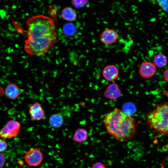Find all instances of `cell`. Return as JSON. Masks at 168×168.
<instances>
[{
	"label": "cell",
	"instance_id": "obj_25",
	"mask_svg": "<svg viewBox=\"0 0 168 168\" xmlns=\"http://www.w3.org/2000/svg\"><path fill=\"white\" fill-rule=\"evenodd\" d=\"M4 93V91L2 87L0 86V97L3 96Z\"/></svg>",
	"mask_w": 168,
	"mask_h": 168
},
{
	"label": "cell",
	"instance_id": "obj_22",
	"mask_svg": "<svg viewBox=\"0 0 168 168\" xmlns=\"http://www.w3.org/2000/svg\"><path fill=\"white\" fill-rule=\"evenodd\" d=\"M7 10L0 9V16L2 19H4L7 16Z\"/></svg>",
	"mask_w": 168,
	"mask_h": 168
},
{
	"label": "cell",
	"instance_id": "obj_9",
	"mask_svg": "<svg viewBox=\"0 0 168 168\" xmlns=\"http://www.w3.org/2000/svg\"><path fill=\"white\" fill-rule=\"evenodd\" d=\"M119 73V69L115 65L109 64L106 66L104 68L102 74L106 80L112 82L117 78Z\"/></svg>",
	"mask_w": 168,
	"mask_h": 168
},
{
	"label": "cell",
	"instance_id": "obj_12",
	"mask_svg": "<svg viewBox=\"0 0 168 168\" xmlns=\"http://www.w3.org/2000/svg\"><path fill=\"white\" fill-rule=\"evenodd\" d=\"M64 123L63 117L61 114L57 113L51 115L49 118V124L52 128H55L61 127Z\"/></svg>",
	"mask_w": 168,
	"mask_h": 168
},
{
	"label": "cell",
	"instance_id": "obj_15",
	"mask_svg": "<svg viewBox=\"0 0 168 168\" xmlns=\"http://www.w3.org/2000/svg\"><path fill=\"white\" fill-rule=\"evenodd\" d=\"M168 62L166 56L164 54L159 53L156 54L153 59V63L160 68H162L167 64Z\"/></svg>",
	"mask_w": 168,
	"mask_h": 168
},
{
	"label": "cell",
	"instance_id": "obj_21",
	"mask_svg": "<svg viewBox=\"0 0 168 168\" xmlns=\"http://www.w3.org/2000/svg\"><path fill=\"white\" fill-rule=\"evenodd\" d=\"M92 168H107L103 164L100 162H96L94 164Z\"/></svg>",
	"mask_w": 168,
	"mask_h": 168
},
{
	"label": "cell",
	"instance_id": "obj_1",
	"mask_svg": "<svg viewBox=\"0 0 168 168\" xmlns=\"http://www.w3.org/2000/svg\"><path fill=\"white\" fill-rule=\"evenodd\" d=\"M27 38L24 49L29 54L39 56L44 54L55 44L57 34L54 21L43 15L32 16L26 21Z\"/></svg>",
	"mask_w": 168,
	"mask_h": 168
},
{
	"label": "cell",
	"instance_id": "obj_30",
	"mask_svg": "<svg viewBox=\"0 0 168 168\" xmlns=\"http://www.w3.org/2000/svg\"><path fill=\"white\" fill-rule=\"evenodd\" d=\"M6 59L8 60H10V59H11L10 57L9 56L6 57Z\"/></svg>",
	"mask_w": 168,
	"mask_h": 168
},
{
	"label": "cell",
	"instance_id": "obj_24",
	"mask_svg": "<svg viewBox=\"0 0 168 168\" xmlns=\"http://www.w3.org/2000/svg\"><path fill=\"white\" fill-rule=\"evenodd\" d=\"M6 35L8 39L12 40V37L14 36V35L12 34H11L9 32H8L6 33Z\"/></svg>",
	"mask_w": 168,
	"mask_h": 168
},
{
	"label": "cell",
	"instance_id": "obj_16",
	"mask_svg": "<svg viewBox=\"0 0 168 168\" xmlns=\"http://www.w3.org/2000/svg\"><path fill=\"white\" fill-rule=\"evenodd\" d=\"M63 31L67 35L71 36L75 34L76 32V29L73 24L69 23L64 26Z\"/></svg>",
	"mask_w": 168,
	"mask_h": 168
},
{
	"label": "cell",
	"instance_id": "obj_2",
	"mask_svg": "<svg viewBox=\"0 0 168 168\" xmlns=\"http://www.w3.org/2000/svg\"><path fill=\"white\" fill-rule=\"evenodd\" d=\"M103 123L108 133L119 141L130 140L136 133L134 118L120 109L116 108L107 113Z\"/></svg>",
	"mask_w": 168,
	"mask_h": 168
},
{
	"label": "cell",
	"instance_id": "obj_6",
	"mask_svg": "<svg viewBox=\"0 0 168 168\" xmlns=\"http://www.w3.org/2000/svg\"><path fill=\"white\" fill-rule=\"evenodd\" d=\"M156 71V67L153 63L145 61L141 64L138 73L142 77L145 79H149L155 75Z\"/></svg>",
	"mask_w": 168,
	"mask_h": 168
},
{
	"label": "cell",
	"instance_id": "obj_35",
	"mask_svg": "<svg viewBox=\"0 0 168 168\" xmlns=\"http://www.w3.org/2000/svg\"><path fill=\"white\" fill-rule=\"evenodd\" d=\"M1 29V27H0V29Z\"/></svg>",
	"mask_w": 168,
	"mask_h": 168
},
{
	"label": "cell",
	"instance_id": "obj_7",
	"mask_svg": "<svg viewBox=\"0 0 168 168\" xmlns=\"http://www.w3.org/2000/svg\"><path fill=\"white\" fill-rule=\"evenodd\" d=\"M119 38L118 33L111 29H106L100 34V40L105 45H110L115 43Z\"/></svg>",
	"mask_w": 168,
	"mask_h": 168
},
{
	"label": "cell",
	"instance_id": "obj_14",
	"mask_svg": "<svg viewBox=\"0 0 168 168\" xmlns=\"http://www.w3.org/2000/svg\"><path fill=\"white\" fill-rule=\"evenodd\" d=\"M61 16L65 20L72 21L76 20L77 14L75 11L71 7H67L64 8L62 11Z\"/></svg>",
	"mask_w": 168,
	"mask_h": 168
},
{
	"label": "cell",
	"instance_id": "obj_34",
	"mask_svg": "<svg viewBox=\"0 0 168 168\" xmlns=\"http://www.w3.org/2000/svg\"><path fill=\"white\" fill-rule=\"evenodd\" d=\"M13 51V50L12 49H11V52H12Z\"/></svg>",
	"mask_w": 168,
	"mask_h": 168
},
{
	"label": "cell",
	"instance_id": "obj_31",
	"mask_svg": "<svg viewBox=\"0 0 168 168\" xmlns=\"http://www.w3.org/2000/svg\"><path fill=\"white\" fill-rule=\"evenodd\" d=\"M0 35L2 37H4V35L3 33L1 32L0 33Z\"/></svg>",
	"mask_w": 168,
	"mask_h": 168
},
{
	"label": "cell",
	"instance_id": "obj_11",
	"mask_svg": "<svg viewBox=\"0 0 168 168\" xmlns=\"http://www.w3.org/2000/svg\"><path fill=\"white\" fill-rule=\"evenodd\" d=\"M121 94V91L118 85L114 84L110 85L106 89L104 94L106 97L111 99H117Z\"/></svg>",
	"mask_w": 168,
	"mask_h": 168
},
{
	"label": "cell",
	"instance_id": "obj_18",
	"mask_svg": "<svg viewBox=\"0 0 168 168\" xmlns=\"http://www.w3.org/2000/svg\"><path fill=\"white\" fill-rule=\"evenodd\" d=\"M157 1L161 7L168 13V0H158Z\"/></svg>",
	"mask_w": 168,
	"mask_h": 168
},
{
	"label": "cell",
	"instance_id": "obj_8",
	"mask_svg": "<svg viewBox=\"0 0 168 168\" xmlns=\"http://www.w3.org/2000/svg\"><path fill=\"white\" fill-rule=\"evenodd\" d=\"M29 113L31 120L40 121L45 116V112L42 105L39 102H35L29 107Z\"/></svg>",
	"mask_w": 168,
	"mask_h": 168
},
{
	"label": "cell",
	"instance_id": "obj_4",
	"mask_svg": "<svg viewBox=\"0 0 168 168\" xmlns=\"http://www.w3.org/2000/svg\"><path fill=\"white\" fill-rule=\"evenodd\" d=\"M21 127V124L19 122L10 120L0 130V137L5 140L16 137Z\"/></svg>",
	"mask_w": 168,
	"mask_h": 168
},
{
	"label": "cell",
	"instance_id": "obj_19",
	"mask_svg": "<svg viewBox=\"0 0 168 168\" xmlns=\"http://www.w3.org/2000/svg\"><path fill=\"white\" fill-rule=\"evenodd\" d=\"M7 147L8 144L5 140L0 138V152L5 151Z\"/></svg>",
	"mask_w": 168,
	"mask_h": 168
},
{
	"label": "cell",
	"instance_id": "obj_32",
	"mask_svg": "<svg viewBox=\"0 0 168 168\" xmlns=\"http://www.w3.org/2000/svg\"><path fill=\"white\" fill-rule=\"evenodd\" d=\"M5 7L6 9V10H8L9 8V6L8 5H6L5 6Z\"/></svg>",
	"mask_w": 168,
	"mask_h": 168
},
{
	"label": "cell",
	"instance_id": "obj_27",
	"mask_svg": "<svg viewBox=\"0 0 168 168\" xmlns=\"http://www.w3.org/2000/svg\"><path fill=\"white\" fill-rule=\"evenodd\" d=\"M19 164L21 165V166L23 164V162L21 160H19L18 161Z\"/></svg>",
	"mask_w": 168,
	"mask_h": 168
},
{
	"label": "cell",
	"instance_id": "obj_3",
	"mask_svg": "<svg viewBox=\"0 0 168 168\" xmlns=\"http://www.w3.org/2000/svg\"><path fill=\"white\" fill-rule=\"evenodd\" d=\"M147 122L150 128L156 133L168 135V102L158 104L149 112Z\"/></svg>",
	"mask_w": 168,
	"mask_h": 168
},
{
	"label": "cell",
	"instance_id": "obj_10",
	"mask_svg": "<svg viewBox=\"0 0 168 168\" xmlns=\"http://www.w3.org/2000/svg\"><path fill=\"white\" fill-rule=\"evenodd\" d=\"M20 90L18 86L14 83H10L6 86L4 94L6 97L11 100H15L21 95Z\"/></svg>",
	"mask_w": 168,
	"mask_h": 168
},
{
	"label": "cell",
	"instance_id": "obj_26",
	"mask_svg": "<svg viewBox=\"0 0 168 168\" xmlns=\"http://www.w3.org/2000/svg\"><path fill=\"white\" fill-rule=\"evenodd\" d=\"M8 29L10 30L11 31H14V29L13 28L10 24H8Z\"/></svg>",
	"mask_w": 168,
	"mask_h": 168
},
{
	"label": "cell",
	"instance_id": "obj_23",
	"mask_svg": "<svg viewBox=\"0 0 168 168\" xmlns=\"http://www.w3.org/2000/svg\"><path fill=\"white\" fill-rule=\"evenodd\" d=\"M163 77L164 80L168 83V68L163 72Z\"/></svg>",
	"mask_w": 168,
	"mask_h": 168
},
{
	"label": "cell",
	"instance_id": "obj_17",
	"mask_svg": "<svg viewBox=\"0 0 168 168\" xmlns=\"http://www.w3.org/2000/svg\"><path fill=\"white\" fill-rule=\"evenodd\" d=\"M88 3L87 0H73L72 1L73 6L77 8L82 7Z\"/></svg>",
	"mask_w": 168,
	"mask_h": 168
},
{
	"label": "cell",
	"instance_id": "obj_20",
	"mask_svg": "<svg viewBox=\"0 0 168 168\" xmlns=\"http://www.w3.org/2000/svg\"><path fill=\"white\" fill-rule=\"evenodd\" d=\"M6 161V158L5 155L2 152H0V168L4 166Z\"/></svg>",
	"mask_w": 168,
	"mask_h": 168
},
{
	"label": "cell",
	"instance_id": "obj_29",
	"mask_svg": "<svg viewBox=\"0 0 168 168\" xmlns=\"http://www.w3.org/2000/svg\"><path fill=\"white\" fill-rule=\"evenodd\" d=\"M10 15H7L6 16V19L7 20H9V18L10 17Z\"/></svg>",
	"mask_w": 168,
	"mask_h": 168
},
{
	"label": "cell",
	"instance_id": "obj_33",
	"mask_svg": "<svg viewBox=\"0 0 168 168\" xmlns=\"http://www.w3.org/2000/svg\"><path fill=\"white\" fill-rule=\"evenodd\" d=\"M2 30L3 32H5V33H7L8 32V31H6V30H4V29H2Z\"/></svg>",
	"mask_w": 168,
	"mask_h": 168
},
{
	"label": "cell",
	"instance_id": "obj_36",
	"mask_svg": "<svg viewBox=\"0 0 168 168\" xmlns=\"http://www.w3.org/2000/svg\"></svg>",
	"mask_w": 168,
	"mask_h": 168
},
{
	"label": "cell",
	"instance_id": "obj_13",
	"mask_svg": "<svg viewBox=\"0 0 168 168\" xmlns=\"http://www.w3.org/2000/svg\"><path fill=\"white\" fill-rule=\"evenodd\" d=\"M88 134L87 130L82 128L76 129L72 137L73 140L75 142L82 143L86 141L88 138Z\"/></svg>",
	"mask_w": 168,
	"mask_h": 168
},
{
	"label": "cell",
	"instance_id": "obj_5",
	"mask_svg": "<svg viewBox=\"0 0 168 168\" xmlns=\"http://www.w3.org/2000/svg\"><path fill=\"white\" fill-rule=\"evenodd\" d=\"M24 160L29 166L36 167L42 163L43 155L42 152L38 148H33L28 151L26 153Z\"/></svg>",
	"mask_w": 168,
	"mask_h": 168
},
{
	"label": "cell",
	"instance_id": "obj_28",
	"mask_svg": "<svg viewBox=\"0 0 168 168\" xmlns=\"http://www.w3.org/2000/svg\"><path fill=\"white\" fill-rule=\"evenodd\" d=\"M166 159H165L163 161L162 163V164H161V168H164V163L165 161L166 160Z\"/></svg>",
	"mask_w": 168,
	"mask_h": 168
}]
</instances>
